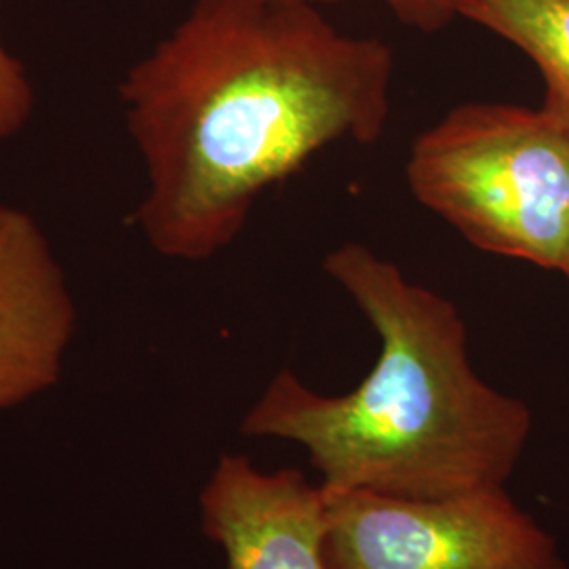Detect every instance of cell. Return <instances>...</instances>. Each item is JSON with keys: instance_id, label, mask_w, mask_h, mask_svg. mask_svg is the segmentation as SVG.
I'll use <instances>...</instances> for the list:
<instances>
[{"instance_id": "6da1fadb", "label": "cell", "mask_w": 569, "mask_h": 569, "mask_svg": "<svg viewBox=\"0 0 569 569\" xmlns=\"http://www.w3.org/2000/svg\"><path fill=\"white\" fill-rule=\"evenodd\" d=\"M395 51L298 0H194L121 84L142 159L136 226L159 256L204 262L310 159L387 129Z\"/></svg>"}, {"instance_id": "7a4b0ae2", "label": "cell", "mask_w": 569, "mask_h": 569, "mask_svg": "<svg viewBox=\"0 0 569 569\" xmlns=\"http://www.w3.org/2000/svg\"><path fill=\"white\" fill-rule=\"evenodd\" d=\"M323 270L376 329L378 361L340 397L279 371L247 411L244 437L300 443L329 489L428 500L505 488L531 411L477 376L458 308L363 243L338 244Z\"/></svg>"}, {"instance_id": "3957f363", "label": "cell", "mask_w": 569, "mask_h": 569, "mask_svg": "<svg viewBox=\"0 0 569 569\" xmlns=\"http://www.w3.org/2000/svg\"><path fill=\"white\" fill-rule=\"evenodd\" d=\"M416 201L493 256L561 270L569 247V124L545 106L451 108L411 143Z\"/></svg>"}, {"instance_id": "277c9868", "label": "cell", "mask_w": 569, "mask_h": 569, "mask_svg": "<svg viewBox=\"0 0 569 569\" xmlns=\"http://www.w3.org/2000/svg\"><path fill=\"white\" fill-rule=\"evenodd\" d=\"M323 489L327 569H568L505 488L428 500Z\"/></svg>"}, {"instance_id": "5b68a950", "label": "cell", "mask_w": 569, "mask_h": 569, "mask_svg": "<svg viewBox=\"0 0 569 569\" xmlns=\"http://www.w3.org/2000/svg\"><path fill=\"white\" fill-rule=\"evenodd\" d=\"M77 305L39 220L0 204V411L60 382Z\"/></svg>"}, {"instance_id": "8992f818", "label": "cell", "mask_w": 569, "mask_h": 569, "mask_svg": "<svg viewBox=\"0 0 569 569\" xmlns=\"http://www.w3.org/2000/svg\"><path fill=\"white\" fill-rule=\"evenodd\" d=\"M201 526L228 569H327L326 489L300 470L224 453L201 491Z\"/></svg>"}, {"instance_id": "52a82bcc", "label": "cell", "mask_w": 569, "mask_h": 569, "mask_svg": "<svg viewBox=\"0 0 569 569\" xmlns=\"http://www.w3.org/2000/svg\"><path fill=\"white\" fill-rule=\"evenodd\" d=\"M462 20L523 51L547 87L542 106L569 124V0H468Z\"/></svg>"}, {"instance_id": "ba28073f", "label": "cell", "mask_w": 569, "mask_h": 569, "mask_svg": "<svg viewBox=\"0 0 569 569\" xmlns=\"http://www.w3.org/2000/svg\"><path fill=\"white\" fill-rule=\"evenodd\" d=\"M34 108L37 91L30 74L0 37V143L9 142L23 131Z\"/></svg>"}, {"instance_id": "9c48e42d", "label": "cell", "mask_w": 569, "mask_h": 569, "mask_svg": "<svg viewBox=\"0 0 569 569\" xmlns=\"http://www.w3.org/2000/svg\"><path fill=\"white\" fill-rule=\"evenodd\" d=\"M323 9L326 4L342 0H298ZM388 9L409 28L420 32H439L451 21L462 20L468 0H382Z\"/></svg>"}, {"instance_id": "30bf717a", "label": "cell", "mask_w": 569, "mask_h": 569, "mask_svg": "<svg viewBox=\"0 0 569 569\" xmlns=\"http://www.w3.org/2000/svg\"><path fill=\"white\" fill-rule=\"evenodd\" d=\"M566 279H568L569 283V247H568V253H566V260H563V264H561V270H559Z\"/></svg>"}]
</instances>
